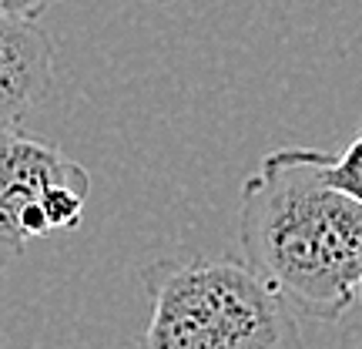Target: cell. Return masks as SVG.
<instances>
[{"mask_svg":"<svg viewBox=\"0 0 362 349\" xmlns=\"http://www.w3.org/2000/svg\"><path fill=\"white\" fill-rule=\"evenodd\" d=\"M332 151L279 148L242 181L238 242L245 265L296 312L346 316L362 279V205L325 181Z\"/></svg>","mask_w":362,"mask_h":349,"instance_id":"1","label":"cell"},{"mask_svg":"<svg viewBox=\"0 0 362 349\" xmlns=\"http://www.w3.org/2000/svg\"><path fill=\"white\" fill-rule=\"evenodd\" d=\"M138 282L151 302L138 349H305L298 312L245 259H155Z\"/></svg>","mask_w":362,"mask_h":349,"instance_id":"2","label":"cell"},{"mask_svg":"<svg viewBox=\"0 0 362 349\" xmlns=\"http://www.w3.org/2000/svg\"><path fill=\"white\" fill-rule=\"evenodd\" d=\"M88 198L84 165L21 128H0V269L44 235L74 232Z\"/></svg>","mask_w":362,"mask_h":349,"instance_id":"3","label":"cell"},{"mask_svg":"<svg viewBox=\"0 0 362 349\" xmlns=\"http://www.w3.org/2000/svg\"><path fill=\"white\" fill-rule=\"evenodd\" d=\"M54 40L37 21L0 13V128H17L51 98Z\"/></svg>","mask_w":362,"mask_h":349,"instance_id":"4","label":"cell"},{"mask_svg":"<svg viewBox=\"0 0 362 349\" xmlns=\"http://www.w3.org/2000/svg\"><path fill=\"white\" fill-rule=\"evenodd\" d=\"M322 175L332 188H339L342 195H349L352 202L362 205V125L339 155H329Z\"/></svg>","mask_w":362,"mask_h":349,"instance_id":"5","label":"cell"},{"mask_svg":"<svg viewBox=\"0 0 362 349\" xmlns=\"http://www.w3.org/2000/svg\"><path fill=\"white\" fill-rule=\"evenodd\" d=\"M54 7V0H0V13L21 17V21H40Z\"/></svg>","mask_w":362,"mask_h":349,"instance_id":"6","label":"cell"},{"mask_svg":"<svg viewBox=\"0 0 362 349\" xmlns=\"http://www.w3.org/2000/svg\"><path fill=\"white\" fill-rule=\"evenodd\" d=\"M339 349H362V323L349 326V329L342 333V343H339Z\"/></svg>","mask_w":362,"mask_h":349,"instance_id":"7","label":"cell"},{"mask_svg":"<svg viewBox=\"0 0 362 349\" xmlns=\"http://www.w3.org/2000/svg\"><path fill=\"white\" fill-rule=\"evenodd\" d=\"M359 296H362V279H359Z\"/></svg>","mask_w":362,"mask_h":349,"instance_id":"8","label":"cell"},{"mask_svg":"<svg viewBox=\"0 0 362 349\" xmlns=\"http://www.w3.org/2000/svg\"><path fill=\"white\" fill-rule=\"evenodd\" d=\"M161 4H171V0H161Z\"/></svg>","mask_w":362,"mask_h":349,"instance_id":"9","label":"cell"}]
</instances>
